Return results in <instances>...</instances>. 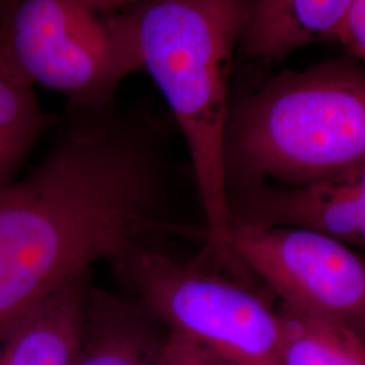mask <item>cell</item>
I'll list each match as a JSON object with an SVG mask.
<instances>
[{
  "mask_svg": "<svg viewBox=\"0 0 365 365\" xmlns=\"http://www.w3.org/2000/svg\"><path fill=\"white\" fill-rule=\"evenodd\" d=\"M244 10L245 0H150L128 10L141 66L170 106L191 157L207 232L195 262L233 274L242 265L229 247L225 134Z\"/></svg>",
  "mask_w": 365,
  "mask_h": 365,
  "instance_id": "cell-1",
  "label": "cell"
},
{
  "mask_svg": "<svg viewBox=\"0 0 365 365\" xmlns=\"http://www.w3.org/2000/svg\"><path fill=\"white\" fill-rule=\"evenodd\" d=\"M365 164V71L333 61L286 72L237 103L225 134L227 195L303 187Z\"/></svg>",
  "mask_w": 365,
  "mask_h": 365,
  "instance_id": "cell-2",
  "label": "cell"
},
{
  "mask_svg": "<svg viewBox=\"0 0 365 365\" xmlns=\"http://www.w3.org/2000/svg\"><path fill=\"white\" fill-rule=\"evenodd\" d=\"M0 60L78 108L111 107L143 68L130 11L98 13L86 0H11L0 15Z\"/></svg>",
  "mask_w": 365,
  "mask_h": 365,
  "instance_id": "cell-3",
  "label": "cell"
},
{
  "mask_svg": "<svg viewBox=\"0 0 365 365\" xmlns=\"http://www.w3.org/2000/svg\"><path fill=\"white\" fill-rule=\"evenodd\" d=\"M111 264L164 327L225 364L283 365L277 310L249 280L180 264L161 249L138 250Z\"/></svg>",
  "mask_w": 365,
  "mask_h": 365,
  "instance_id": "cell-4",
  "label": "cell"
},
{
  "mask_svg": "<svg viewBox=\"0 0 365 365\" xmlns=\"http://www.w3.org/2000/svg\"><path fill=\"white\" fill-rule=\"evenodd\" d=\"M229 247L279 302L349 329L365 342V256L297 226L233 223Z\"/></svg>",
  "mask_w": 365,
  "mask_h": 365,
  "instance_id": "cell-5",
  "label": "cell"
},
{
  "mask_svg": "<svg viewBox=\"0 0 365 365\" xmlns=\"http://www.w3.org/2000/svg\"><path fill=\"white\" fill-rule=\"evenodd\" d=\"M227 197L232 225L297 226L365 248V164L327 182L260 184Z\"/></svg>",
  "mask_w": 365,
  "mask_h": 365,
  "instance_id": "cell-6",
  "label": "cell"
},
{
  "mask_svg": "<svg viewBox=\"0 0 365 365\" xmlns=\"http://www.w3.org/2000/svg\"><path fill=\"white\" fill-rule=\"evenodd\" d=\"M90 272L78 274L0 324V365H73Z\"/></svg>",
  "mask_w": 365,
  "mask_h": 365,
  "instance_id": "cell-7",
  "label": "cell"
},
{
  "mask_svg": "<svg viewBox=\"0 0 365 365\" xmlns=\"http://www.w3.org/2000/svg\"><path fill=\"white\" fill-rule=\"evenodd\" d=\"M168 339L141 303L90 286L73 365H167Z\"/></svg>",
  "mask_w": 365,
  "mask_h": 365,
  "instance_id": "cell-8",
  "label": "cell"
},
{
  "mask_svg": "<svg viewBox=\"0 0 365 365\" xmlns=\"http://www.w3.org/2000/svg\"><path fill=\"white\" fill-rule=\"evenodd\" d=\"M354 0H245L240 46L245 56L282 60L333 36Z\"/></svg>",
  "mask_w": 365,
  "mask_h": 365,
  "instance_id": "cell-9",
  "label": "cell"
},
{
  "mask_svg": "<svg viewBox=\"0 0 365 365\" xmlns=\"http://www.w3.org/2000/svg\"><path fill=\"white\" fill-rule=\"evenodd\" d=\"M49 125L34 87L0 60V191L16 182Z\"/></svg>",
  "mask_w": 365,
  "mask_h": 365,
  "instance_id": "cell-10",
  "label": "cell"
},
{
  "mask_svg": "<svg viewBox=\"0 0 365 365\" xmlns=\"http://www.w3.org/2000/svg\"><path fill=\"white\" fill-rule=\"evenodd\" d=\"M283 365H365V342L353 331L279 302Z\"/></svg>",
  "mask_w": 365,
  "mask_h": 365,
  "instance_id": "cell-11",
  "label": "cell"
},
{
  "mask_svg": "<svg viewBox=\"0 0 365 365\" xmlns=\"http://www.w3.org/2000/svg\"><path fill=\"white\" fill-rule=\"evenodd\" d=\"M353 56L365 61V0H354L333 36Z\"/></svg>",
  "mask_w": 365,
  "mask_h": 365,
  "instance_id": "cell-12",
  "label": "cell"
},
{
  "mask_svg": "<svg viewBox=\"0 0 365 365\" xmlns=\"http://www.w3.org/2000/svg\"><path fill=\"white\" fill-rule=\"evenodd\" d=\"M167 365H226L203 346L170 331L167 346Z\"/></svg>",
  "mask_w": 365,
  "mask_h": 365,
  "instance_id": "cell-13",
  "label": "cell"
},
{
  "mask_svg": "<svg viewBox=\"0 0 365 365\" xmlns=\"http://www.w3.org/2000/svg\"><path fill=\"white\" fill-rule=\"evenodd\" d=\"M98 13H119L150 0H86Z\"/></svg>",
  "mask_w": 365,
  "mask_h": 365,
  "instance_id": "cell-14",
  "label": "cell"
},
{
  "mask_svg": "<svg viewBox=\"0 0 365 365\" xmlns=\"http://www.w3.org/2000/svg\"><path fill=\"white\" fill-rule=\"evenodd\" d=\"M11 0H0V15L7 9V6L10 4Z\"/></svg>",
  "mask_w": 365,
  "mask_h": 365,
  "instance_id": "cell-15",
  "label": "cell"
}]
</instances>
